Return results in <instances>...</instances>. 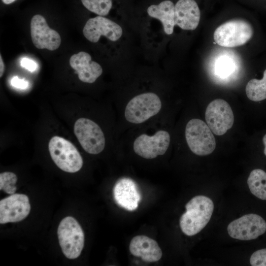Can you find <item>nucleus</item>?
Segmentation results:
<instances>
[{
    "mask_svg": "<svg viewBox=\"0 0 266 266\" xmlns=\"http://www.w3.org/2000/svg\"><path fill=\"white\" fill-rule=\"evenodd\" d=\"M185 208L186 212L180 218V227L185 234L193 236L200 232L209 222L214 204L208 197L200 195L190 200Z\"/></svg>",
    "mask_w": 266,
    "mask_h": 266,
    "instance_id": "nucleus-1",
    "label": "nucleus"
},
{
    "mask_svg": "<svg viewBox=\"0 0 266 266\" xmlns=\"http://www.w3.org/2000/svg\"><path fill=\"white\" fill-rule=\"evenodd\" d=\"M15 0H1L2 2L6 4H10L15 1Z\"/></svg>",
    "mask_w": 266,
    "mask_h": 266,
    "instance_id": "nucleus-29",
    "label": "nucleus"
},
{
    "mask_svg": "<svg viewBox=\"0 0 266 266\" xmlns=\"http://www.w3.org/2000/svg\"><path fill=\"white\" fill-rule=\"evenodd\" d=\"M227 230L233 238L241 240L255 239L266 232V222L256 214H247L231 222Z\"/></svg>",
    "mask_w": 266,
    "mask_h": 266,
    "instance_id": "nucleus-9",
    "label": "nucleus"
},
{
    "mask_svg": "<svg viewBox=\"0 0 266 266\" xmlns=\"http://www.w3.org/2000/svg\"><path fill=\"white\" fill-rule=\"evenodd\" d=\"M247 98L253 101H260L266 99V69L261 80L251 79L245 88Z\"/></svg>",
    "mask_w": 266,
    "mask_h": 266,
    "instance_id": "nucleus-20",
    "label": "nucleus"
},
{
    "mask_svg": "<svg viewBox=\"0 0 266 266\" xmlns=\"http://www.w3.org/2000/svg\"><path fill=\"white\" fill-rule=\"evenodd\" d=\"M233 63L227 59H222L217 63L216 69L217 74L222 76H227L233 71Z\"/></svg>",
    "mask_w": 266,
    "mask_h": 266,
    "instance_id": "nucleus-24",
    "label": "nucleus"
},
{
    "mask_svg": "<svg viewBox=\"0 0 266 266\" xmlns=\"http://www.w3.org/2000/svg\"><path fill=\"white\" fill-rule=\"evenodd\" d=\"M185 138L191 151L199 156L212 153L216 147V140L212 132L202 120L192 119L185 128Z\"/></svg>",
    "mask_w": 266,
    "mask_h": 266,
    "instance_id": "nucleus-4",
    "label": "nucleus"
},
{
    "mask_svg": "<svg viewBox=\"0 0 266 266\" xmlns=\"http://www.w3.org/2000/svg\"><path fill=\"white\" fill-rule=\"evenodd\" d=\"M205 118L207 125L217 135H222L234 123V115L229 104L225 100L215 99L207 105Z\"/></svg>",
    "mask_w": 266,
    "mask_h": 266,
    "instance_id": "nucleus-8",
    "label": "nucleus"
},
{
    "mask_svg": "<svg viewBox=\"0 0 266 266\" xmlns=\"http://www.w3.org/2000/svg\"><path fill=\"white\" fill-rule=\"evenodd\" d=\"M161 107V100L157 94L142 93L129 101L125 108V117L130 123L140 124L158 114Z\"/></svg>",
    "mask_w": 266,
    "mask_h": 266,
    "instance_id": "nucleus-6",
    "label": "nucleus"
},
{
    "mask_svg": "<svg viewBox=\"0 0 266 266\" xmlns=\"http://www.w3.org/2000/svg\"><path fill=\"white\" fill-rule=\"evenodd\" d=\"M89 11L99 16L107 15L112 6V0H81Z\"/></svg>",
    "mask_w": 266,
    "mask_h": 266,
    "instance_id": "nucleus-21",
    "label": "nucleus"
},
{
    "mask_svg": "<svg viewBox=\"0 0 266 266\" xmlns=\"http://www.w3.org/2000/svg\"><path fill=\"white\" fill-rule=\"evenodd\" d=\"M170 135L164 130H159L153 135L142 134L134 140L133 148L137 155L152 159L164 155L170 143Z\"/></svg>",
    "mask_w": 266,
    "mask_h": 266,
    "instance_id": "nucleus-10",
    "label": "nucleus"
},
{
    "mask_svg": "<svg viewBox=\"0 0 266 266\" xmlns=\"http://www.w3.org/2000/svg\"><path fill=\"white\" fill-rule=\"evenodd\" d=\"M57 234L64 255L69 259L78 258L83 249L85 237L77 220L71 216L63 219L58 226Z\"/></svg>",
    "mask_w": 266,
    "mask_h": 266,
    "instance_id": "nucleus-3",
    "label": "nucleus"
},
{
    "mask_svg": "<svg viewBox=\"0 0 266 266\" xmlns=\"http://www.w3.org/2000/svg\"><path fill=\"white\" fill-rule=\"evenodd\" d=\"M31 211L28 197L13 194L0 201V223L20 222L25 219Z\"/></svg>",
    "mask_w": 266,
    "mask_h": 266,
    "instance_id": "nucleus-13",
    "label": "nucleus"
},
{
    "mask_svg": "<svg viewBox=\"0 0 266 266\" xmlns=\"http://www.w3.org/2000/svg\"><path fill=\"white\" fill-rule=\"evenodd\" d=\"M17 181L16 175L9 171L0 174V190L7 194H13L16 191L15 184Z\"/></svg>",
    "mask_w": 266,
    "mask_h": 266,
    "instance_id": "nucleus-22",
    "label": "nucleus"
},
{
    "mask_svg": "<svg viewBox=\"0 0 266 266\" xmlns=\"http://www.w3.org/2000/svg\"><path fill=\"white\" fill-rule=\"evenodd\" d=\"M83 33L87 39L93 43L98 42L101 36L115 41L121 37L123 30L115 22L99 15L87 21L83 29Z\"/></svg>",
    "mask_w": 266,
    "mask_h": 266,
    "instance_id": "nucleus-11",
    "label": "nucleus"
},
{
    "mask_svg": "<svg viewBox=\"0 0 266 266\" xmlns=\"http://www.w3.org/2000/svg\"><path fill=\"white\" fill-rule=\"evenodd\" d=\"M71 67L76 71L82 82L93 83L102 73V68L98 63L92 60L91 55L81 51L72 55L69 59Z\"/></svg>",
    "mask_w": 266,
    "mask_h": 266,
    "instance_id": "nucleus-15",
    "label": "nucleus"
},
{
    "mask_svg": "<svg viewBox=\"0 0 266 266\" xmlns=\"http://www.w3.org/2000/svg\"><path fill=\"white\" fill-rule=\"evenodd\" d=\"M21 65L31 72L34 71L37 67L35 62L27 58H24L22 59Z\"/></svg>",
    "mask_w": 266,
    "mask_h": 266,
    "instance_id": "nucleus-25",
    "label": "nucleus"
},
{
    "mask_svg": "<svg viewBox=\"0 0 266 266\" xmlns=\"http://www.w3.org/2000/svg\"><path fill=\"white\" fill-rule=\"evenodd\" d=\"M174 10L175 25L185 30H194L197 28L200 12L195 0H179Z\"/></svg>",
    "mask_w": 266,
    "mask_h": 266,
    "instance_id": "nucleus-16",
    "label": "nucleus"
},
{
    "mask_svg": "<svg viewBox=\"0 0 266 266\" xmlns=\"http://www.w3.org/2000/svg\"><path fill=\"white\" fill-rule=\"evenodd\" d=\"M74 133L87 153L96 155L103 150L105 144L103 133L93 121L85 118L78 119L74 124Z\"/></svg>",
    "mask_w": 266,
    "mask_h": 266,
    "instance_id": "nucleus-7",
    "label": "nucleus"
},
{
    "mask_svg": "<svg viewBox=\"0 0 266 266\" xmlns=\"http://www.w3.org/2000/svg\"><path fill=\"white\" fill-rule=\"evenodd\" d=\"M113 196L116 203L129 211L135 210L141 199L136 184L128 178H123L116 182L113 188Z\"/></svg>",
    "mask_w": 266,
    "mask_h": 266,
    "instance_id": "nucleus-14",
    "label": "nucleus"
},
{
    "mask_svg": "<svg viewBox=\"0 0 266 266\" xmlns=\"http://www.w3.org/2000/svg\"><path fill=\"white\" fill-rule=\"evenodd\" d=\"M5 69V66L4 64L3 63V61L2 59V57L1 55H0V77H1Z\"/></svg>",
    "mask_w": 266,
    "mask_h": 266,
    "instance_id": "nucleus-27",
    "label": "nucleus"
},
{
    "mask_svg": "<svg viewBox=\"0 0 266 266\" xmlns=\"http://www.w3.org/2000/svg\"><path fill=\"white\" fill-rule=\"evenodd\" d=\"M52 159L62 170L74 173L82 167V158L75 146L69 141L59 136L52 137L48 144Z\"/></svg>",
    "mask_w": 266,
    "mask_h": 266,
    "instance_id": "nucleus-2",
    "label": "nucleus"
},
{
    "mask_svg": "<svg viewBox=\"0 0 266 266\" xmlns=\"http://www.w3.org/2000/svg\"><path fill=\"white\" fill-rule=\"evenodd\" d=\"M251 193L258 198L266 200V172L261 169H255L247 179Z\"/></svg>",
    "mask_w": 266,
    "mask_h": 266,
    "instance_id": "nucleus-19",
    "label": "nucleus"
},
{
    "mask_svg": "<svg viewBox=\"0 0 266 266\" xmlns=\"http://www.w3.org/2000/svg\"><path fill=\"white\" fill-rule=\"evenodd\" d=\"M174 7L171 1L165 0L158 4L151 5L147 9L149 16L161 22L165 33L168 35L173 33L175 26Z\"/></svg>",
    "mask_w": 266,
    "mask_h": 266,
    "instance_id": "nucleus-18",
    "label": "nucleus"
},
{
    "mask_svg": "<svg viewBox=\"0 0 266 266\" xmlns=\"http://www.w3.org/2000/svg\"><path fill=\"white\" fill-rule=\"evenodd\" d=\"M250 263L252 266H266V248L254 252L250 257Z\"/></svg>",
    "mask_w": 266,
    "mask_h": 266,
    "instance_id": "nucleus-23",
    "label": "nucleus"
},
{
    "mask_svg": "<svg viewBox=\"0 0 266 266\" xmlns=\"http://www.w3.org/2000/svg\"><path fill=\"white\" fill-rule=\"evenodd\" d=\"M30 31L32 42L37 48L54 51L60 47L61 38L59 33L48 26L42 15L37 14L32 17Z\"/></svg>",
    "mask_w": 266,
    "mask_h": 266,
    "instance_id": "nucleus-12",
    "label": "nucleus"
},
{
    "mask_svg": "<svg viewBox=\"0 0 266 266\" xmlns=\"http://www.w3.org/2000/svg\"><path fill=\"white\" fill-rule=\"evenodd\" d=\"M263 142L265 146L264 153L265 156H266V134L264 136L263 138Z\"/></svg>",
    "mask_w": 266,
    "mask_h": 266,
    "instance_id": "nucleus-28",
    "label": "nucleus"
},
{
    "mask_svg": "<svg viewBox=\"0 0 266 266\" xmlns=\"http://www.w3.org/2000/svg\"><path fill=\"white\" fill-rule=\"evenodd\" d=\"M12 86L21 89H25L28 86V82L24 79H20L18 76H14L11 81Z\"/></svg>",
    "mask_w": 266,
    "mask_h": 266,
    "instance_id": "nucleus-26",
    "label": "nucleus"
},
{
    "mask_svg": "<svg viewBox=\"0 0 266 266\" xmlns=\"http://www.w3.org/2000/svg\"><path fill=\"white\" fill-rule=\"evenodd\" d=\"M253 34V28L249 23L242 19H233L219 26L215 30L213 37L221 46L234 47L246 43Z\"/></svg>",
    "mask_w": 266,
    "mask_h": 266,
    "instance_id": "nucleus-5",
    "label": "nucleus"
},
{
    "mask_svg": "<svg viewBox=\"0 0 266 266\" xmlns=\"http://www.w3.org/2000/svg\"><path fill=\"white\" fill-rule=\"evenodd\" d=\"M129 250L133 255L140 257L147 263L157 262L162 256V251L158 243L144 235L133 237L130 243Z\"/></svg>",
    "mask_w": 266,
    "mask_h": 266,
    "instance_id": "nucleus-17",
    "label": "nucleus"
}]
</instances>
